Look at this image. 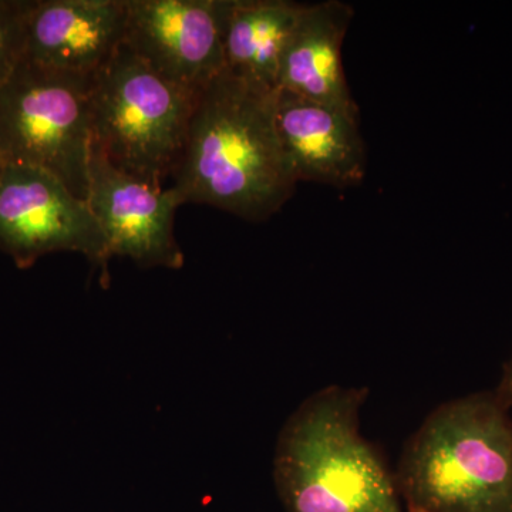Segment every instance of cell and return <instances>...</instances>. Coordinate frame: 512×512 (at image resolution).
<instances>
[{
	"mask_svg": "<svg viewBox=\"0 0 512 512\" xmlns=\"http://www.w3.org/2000/svg\"><path fill=\"white\" fill-rule=\"evenodd\" d=\"M275 93L224 72L197 94L171 177L184 204L211 205L249 222L284 207L298 180L276 130Z\"/></svg>",
	"mask_w": 512,
	"mask_h": 512,
	"instance_id": "obj_1",
	"label": "cell"
},
{
	"mask_svg": "<svg viewBox=\"0 0 512 512\" xmlns=\"http://www.w3.org/2000/svg\"><path fill=\"white\" fill-rule=\"evenodd\" d=\"M367 397V387L330 384L286 420L274 456L286 512H406L393 471L360 433Z\"/></svg>",
	"mask_w": 512,
	"mask_h": 512,
	"instance_id": "obj_2",
	"label": "cell"
},
{
	"mask_svg": "<svg viewBox=\"0 0 512 512\" xmlns=\"http://www.w3.org/2000/svg\"><path fill=\"white\" fill-rule=\"evenodd\" d=\"M406 512H512V419L493 392L441 404L404 444Z\"/></svg>",
	"mask_w": 512,
	"mask_h": 512,
	"instance_id": "obj_3",
	"label": "cell"
},
{
	"mask_svg": "<svg viewBox=\"0 0 512 512\" xmlns=\"http://www.w3.org/2000/svg\"><path fill=\"white\" fill-rule=\"evenodd\" d=\"M195 97L123 45L92 76L93 144L121 173L163 188L183 153Z\"/></svg>",
	"mask_w": 512,
	"mask_h": 512,
	"instance_id": "obj_4",
	"label": "cell"
},
{
	"mask_svg": "<svg viewBox=\"0 0 512 512\" xmlns=\"http://www.w3.org/2000/svg\"><path fill=\"white\" fill-rule=\"evenodd\" d=\"M92 76L23 59L0 87V163L46 171L87 201Z\"/></svg>",
	"mask_w": 512,
	"mask_h": 512,
	"instance_id": "obj_5",
	"label": "cell"
},
{
	"mask_svg": "<svg viewBox=\"0 0 512 512\" xmlns=\"http://www.w3.org/2000/svg\"><path fill=\"white\" fill-rule=\"evenodd\" d=\"M0 249L19 269L52 252H80L107 272L106 238L87 201L52 174L26 165L0 170Z\"/></svg>",
	"mask_w": 512,
	"mask_h": 512,
	"instance_id": "obj_6",
	"label": "cell"
},
{
	"mask_svg": "<svg viewBox=\"0 0 512 512\" xmlns=\"http://www.w3.org/2000/svg\"><path fill=\"white\" fill-rule=\"evenodd\" d=\"M224 0H127L124 46L165 82L197 96L225 72Z\"/></svg>",
	"mask_w": 512,
	"mask_h": 512,
	"instance_id": "obj_7",
	"label": "cell"
},
{
	"mask_svg": "<svg viewBox=\"0 0 512 512\" xmlns=\"http://www.w3.org/2000/svg\"><path fill=\"white\" fill-rule=\"evenodd\" d=\"M87 204L110 256L133 259L141 268L181 269L184 252L174 235L183 198L171 188H153L121 173L92 143Z\"/></svg>",
	"mask_w": 512,
	"mask_h": 512,
	"instance_id": "obj_8",
	"label": "cell"
},
{
	"mask_svg": "<svg viewBox=\"0 0 512 512\" xmlns=\"http://www.w3.org/2000/svg\"><path fill=\"white\" fill-rule=\"evenodd\" d=\"M126 28L127 0H32L23 59L93 74L119 52Z\"/></svg>",
	"mask_w": 512,
	"mask_h": 512,
	"instance_id": "obj_9",
	"label": "cell"
},
{
	"mask_svg": "<svg viewBox=\"0 0 512 512\" xmlns=\"http://www.w3.org/2000/svg\"><path fill=\"white\" fill-rule=\"evenodd\" d=\"M276 130L296 180L355 187L365 180L366 147L359 117L276 90Z\"/></svg>",
	"mask_w": 512,
	"mask_h": 512,
	"instance_id": "obj_10",
	"label": "cell"
},
{
	"mask_svg": "<svg viewBox=\"0 0 512 512\" xmlns=\"http://www.w3.org/2000/svg\"><path fill=\"white\" fill-rule=\"evenodd\" d=\"M353 15L352 6L340 0L303 6L282 55L278 90L359 117L342 60Z\"/></svg>",
	"mask_w": 512,
	"mask_h": 512,
	"instance_id": "obj_11",
	"label": "cell"
},
{
	"mask_svg": "<svg viewBox=\"0 0 512 512\" xmlns=\"http://www.w3.org/2000/svg\"><path fill=\"white\" fill-rule=\"evenodd\" d=\"M303 6L289 0H224L225 72L275 93L282 55Z\"/></svg>",
	"mask_w": 512,
	"mask_h": 512,
	"instance_id": "obj_12",
	"label": "cell"
},
{
	"mask_svg": "<svg viewBox=\"0 0 512 512\" xmlns=\"http://www.w3.org/2000/svg\"><path fill=\"white\" fill-rule=\"evenodd\" d=\"M32 0H0V87L25 56L26 18Z\"/></svg>",
	"mask_w": 512,
	"mask_h": 512,
	"instance_id": "obj_13",
	"label": "cell"
},
{
	"mask_svg": "<svg viewBox=\"0 0 512 512\" xmlns=\"http://www.w3.org/2000/svg\"><path fill=\"white\" fill-rule=\"evenodd\" d=\"M494 396L504 409H512V356L505 363L500 383L493 390Z\"/></svg>",
	"mask_w": 512,
	"mask_h": 512,
	"instance_id": "obj_14",
	"label": "cell"
},
{
	"mask_svg": "<svg viewBox=\"0 0 512 512\" xmlns=\"http://www.w3.org/2000/svg\"><path fill=\"white\" fill-rule=\"evenodd\" d=\"M2 165H3V164H2V163H0V170H2Z\"/></svg>",
	"mask_w": 512,
	"mask_h": 512,
	"instance_id": "obj_15",
	"label": "cell"
}]
</instances>
